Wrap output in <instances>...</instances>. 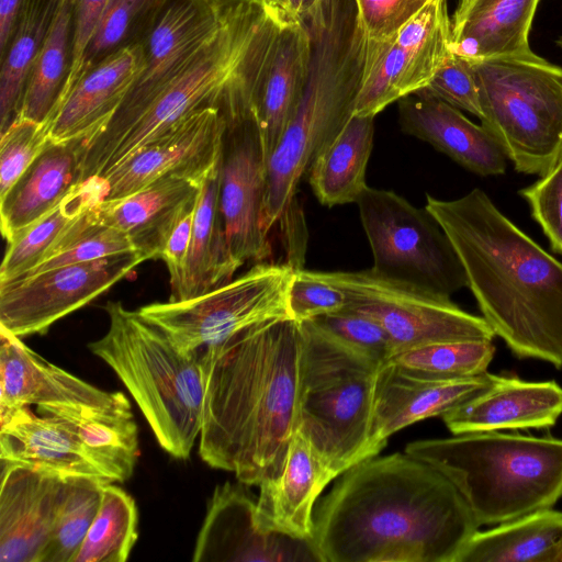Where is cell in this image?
<instances>
[{
    "label": "cell",
    "instance_id": "681fc988",
    "mask_svg": "<svg viewBox=\"0 0 562 562\" xmlns=\"http://www.w3.org/2000/svg\"><path fill=\"white\" fill-rule=\"evenodd\" d=\"M109 1L110 0H72L75 23L74 61L63 100L74 83L83 52L89 44Z\"/></svg>",
    "mask_w": 562,
    "mask_h": 562
},
{
    "label": "cell",
    "instance_id": "4dcf8cb0",
    "mask_svg": "<svg viewBox=\"0 0 562 562\" xmlns=\"http://www.w3.org/2000/svg\"><path fill=\"white\" fill-rule=\"evenodd\" d=\"M374 117L352 115L314 159L307 179L321 204L333 207L356 203L368 187Z\"/></svg>",
    "mask_w": 562,
    "mask_h": 562
},
{
    "label": "cell",
    "instance_id": "60d3db41",
    "mask_svg": "<svg viewBox=\"0 0 562 562\" xmlns=\"http://www.w3.org/2000/svg\"><path fill=\"white\" fill-rule=\"evenodd\" d=\"M404 97V63L394 35L376 40L367 37L363 71L352 115L375 116Z\"/></svg>",
    "mask_w": 562,
    "mask_h": 562
},
{
    "label": "cell",
    "instance_id": "c3c4849f",
    "mask_svg": "<svg viewBox=\"0 0 562 562\" xmlns=\"http://www.w3.org/2000/svg\"><path fill=\"white\" fill-rule=\"evenodd\" d=\"M431 0H355L359 23L368 38L395 34Z\"/></svg>",
    "mask_w": 562,
    "mask_h": 562
},
{
    "label": "cell",
    "instance_id": "ba28073f",
    "mask_svg": "<svg viewBox=\"0 0 562 562\" xmlns=\"http://www.w3.org/2000/svg\"><path fill=\"white\" fill-rule=\"evenodd\" d=\"M470 60L482 125L517 172L549 173L562 159V68L531 49Z\"/></svg>",
    "mask_w": 562,
    "mask_h": 562
},
{
    "label": "cell",
    "instance_id": "816d5d0a",
    "mask_svg": "<svg viewBox=\"0 0 562 562\" xmlns=\"http://www.w3.org/2000/svg\"><path fill=\"white\" fill-rule=\"evenodd\" d=\"M22 0H0V59L11 41Z\"/></svg>",
    "mask_w": 562,
    "mask_h": 562
},
{
    "label": "cell",
    "instance_id": "603a6c76",
    "mask_svg": "<svg viewBox=\"0 0 562 562\" xmlns=\"http://www.w3.org/2000/svg\"><path fill=\"white\" fill-rule=\"evenodd\" d=\"M311 55L305 24H283L256 78L251 98L267 161L301 101Z\"/></svg>",
    "mask_w": 562,
    "mask_h": 562
},
{
    "label": "cell",
    "instance_id": "9c48e42d",
    "mask_svg": "<svg viewBox=\"0 0 562 562\" xmlns=\"http://www.w3.org/2000/svg\"><path fill=\"white\" fill-rule=\"evenodd\" d=\"M252 80L239 64L217 93L213 105L224 121L220 159V210L228 248L243 266L270 254L262 225L267 158L252 105Z\"/></svg>",
    "mask_w": 562,
    "mask_h": 562
},
{
    "label": "cell",
    "instance_id": "ab89813d",
    "mask_svg": "<svg viewBox=\"0 0 562 562\" xmlns=\"http://www.w3.org/2000/svg\"><path fill=\"white\" fill-rule=\"evenodd\" d=\"M495 353L492 340H449L396 352L390 363L430 379H459L486 372Z\"/></svg>",
    "mask_w": 562,
    "mask_h": 562
},
{
    "label": "cell",
    "instance_id": "b9f144b4",
    "mask_svg": "<svg viewBox=\"0 0 562 562\" xmlns=\"http://www.w3.org/2000/svg\"><path fill=\"white\" fill-rule=\"evenodd\" d=\"M95 206L77 220L48 258L27 276L55 267L88 262L136 251L124 232L97 218L94 214Z\"/></svg>",
    "mask_w": 562,
    "mask_h": 562
},
{
    "label": "cell",
    "instance_id": "db71d44e",
    "mask_svg": "<svg viewBox=\"0 0 562 562\" xmlns=\"http://www.w3.org/2000/svg\"><path fill=\"white\" fill-rule=\"evenodd\" d=\"M217 10L235 7L246 2H262V0H203Z\"/></svg>",
    "mask_w": 562,
    "mask_h": 562
},
{
    "label": "cell",
    "instance_id": "d6a6232c",
    "mask_svg": "<svg viewBox=\"0 0 562 562\" xmlns=\"http://www.w3.org/2000/svg\"><path fill=\"white\" fill-rule=\"evenodd\" d=\"M101 177L80 183L53 210L16 233L9 241L0 268V282L31 273L45 261L77 220L104 199Z\"/></svg>",
    "mask_w": 562,
    "mask_h": 562
},
{
    "label": "cell",
    "instance_id": "6f0895ef",
    "mask_svg": "<svg viewBox=\"0 0 562 562\" xmlns=\"http://www.w3.org/2000/svg\"><path fill=\"white\" fill-rule=\"evenodd\" d=\"M272 1H273V0H262V2H263L265 4H267V5H268V4H270Z\"/></svg>",
    "mask_w": 562,
    "mask_h": 562
},
{
    "label": "cell",
    "instance_id": "277c9868",
    "mask_svg": "<svg viewBox=\"0 0 562 562\" xmlns=\"http://www.w3.org/2000/svg\"><path fill=\"white\" fill-rule=\"evenodd\" d=\"M300 21L312 55L301 101L267 161L262 225L286 218L299 184L319 151L353 114L367 36L355 0H319Z\"/></svg>",
    "mask_w": 562,
    "mask_h": 562
},
{
    "label": "cell",
    "instance_id": "8d00e7d4",
    "mask_svg": "<svg viewBox=\"0 0 562 562\" xmlns=\"http://www.w3.org/2000/svg\"><path fill=\"white\" fill-rule=\"evenodd\" d=\"M138 512L121 487L103 486L99 510L71 562H124L138 538Z\"/></svg>",
    "mask_w": 562,
    "mask_h": 562
},
{
    "label": "cell",
    "instance_id": "f5cc1de1",
    "mask_svg": "<svg viewBox=\"0 0 562 562\" xmlns=\"http://www.w3.org/2000/svg\"><path fill=\"white\" fill-rule=\"evenodd\" d=\"M319 0H273L266 4L284 23L300 21Z\"/></svg>",
    "mask_w": 562,
    "mask_h": 562
},
{
    "label": "cell",
    "instance_id": "4316f807",
    "mask_svg": "<svg viewBox=\"0 0 562 562\" xmlns=\"http://www.w3.org/2000/svg\"><path fill=\"white\" fill-rule=\"evenodd\" d=\"M201 184L180 176L164 177L125 198L101 201L94 214L124 232L147 260L160 258L176 224L196 203Z\"/></svg>",
    "mask_w": 562,
    "mask_h": 562
},
{
    "label": "cell",
    "instance_id": "d6986e66",
    "mask_svg": "<svg viewBox=\"0 0 562 562\" xmlns=\"http://www.w3.org/2000/svg\"><path fill=\"white\" fill-rule=\"evenodd\" d=\"M562 415V386L555 381L529 382L497 375L477 395L443 414L453 435L548 428Z\"/></svg>",
    "mask_w": 562,
    "mask_h": 562
},
{
    "label": "cell",
    "instance_id": "6da1fadb",
    "mask_svg": "<svg viewBox=\"0 0 562 562\" xmlns=\"http://www.w3.org/2000/svg\"><path fill=\"white\" fill-rule=\"evenodd\" d=\"M479 530L454 484L406 452L346 470L316 504L321 562H454Z\"/></svg>",
    "mask_w": 562,
    "mask_h": 562
},
{
    "label": "cell",
    "instance_id": "74e56055",
    "mask_svg": "<svg viewBox=\"0 0 562 562\" xmlns=\"http://www.w3.org/2000/svg\"><path fill=\"white\" fill-rule=\"evenodd\" d=\"M112 482L95 476L64 479L54 527L42 562H71L101 503L103 486Z\"/></svg>",
    "mask_w": 562,
    "mask_h": 562
},
{
    "label": "cell",
    "instance_id": "f6af8a7d",
    "mask_svg": "<svg viewBox=\"0 0 562 562\" xmlns=\"http://www.w3.org/2000/svg\"><path fill=\"white\" fill-rule=\"evenodd\" d=\"M415 93L441 100L481 119L479 92L471 60L453 50L429 83Z\"/></svg>",
    "mask_w": 562,
    "mask_h": 562
},
{
    "label": "cell",
    "instance_id": "bcb514c9",
    "mask_svg": "<svg viewBox=\"0 0 562 562\" xmlns=\"http://www.w3.org/2000/svg\"><path fill=\"white\" fill-rule=\"evenodd\" d=\"M549 239L552 250L562 255V159L546 176L519 191Z\"/></svg>",
    "mask_w": 562,
    "mask_h": 562
},
{
    "label": "cell",
    "instance_id": "e0dca14e",
    "mask_svg": "<svg viewBox=\"0 0 562 562\" xmlns=\"http://www.w3.org/2000/svg\"><path fill=\"white\" fill-rule=\"evenodd\" d=\"M497 375L486 372L459 379H430L400 370L387 362L380 368L375 390L373 443L378 453L389 438L429 417L442 416L490 387Z\"/></svg>",
    "mask_w": 562,
    "mask_h": 562
},
{
    "label": "cell",
    "instance_id": "30bf717a",
    "mask_svg": "<svg viewBox=\"0 0 562 562\" xmlns=\"http://www.w3.org/2000/svg\"><path fill=\"white\" fill-rule=\"evenodd\" d=\"M299 268L292 262L259 261L203 294L151 303L137 311L160 327L181 352L195 355L255 324L292 317L290 290Z\"/></svg>",
    "mask_w": 562,
    "mask_h": 562
},
{
    "label": "cell",
    "instance_id": "7402d4cb",
    "mask_svg": "<svg viewBox=\"0 0 562 562\" xmlns=\"http://www.w3.org/2000/svg\"><path fill=\"white\" fill-rule=\"evenodd\" d=\"M144 67L142 43L117 50L79 78L48 124L49 138L90 140L108 124Z\"/></svg>",
    "mask_w": 562,
    "mask_h": 562
},
{
    "label": "cell",
    "instance_id": "7bdbcfd3",
    "mask_svg": "<svg viewBox=\"0 0 562 562\" xmlns=\"http://www.w3.org/2000/svg\"><path fill=\"white\" fill-rule=\"evenodd\" d=\"M324 331L383 366L395 355L386 331L373 319L342 310L311 319Z\"/></svg>",
    "mask_w": 562,
    "mask_h": 562
},
{
    "label": "cell",
    "instance_id": "4fadbf2b",
    "mask_svg": "<svg viewBox=\"0 0 562 562\" xmlns=\"http://www.w3.org/2000/svg\"><path fill=\"white\" fill-rule=\"evenodd\" d=\"M316 272L342 290L345 310L375 321L396 352L439 341L495 337L482 316L463 311L450 297L385 278L372 269Z\"/></svg>",
    "mask_w": 562,
    "mask_h": 562
},
{
    "label": "cell",
    "instance_id": "680465c9",
    "mask_svg": "<svg viewBox=\"0 0 562 562\" xmlns=\"http://www.w3.org/2000/svg\"><path fill=\"white\" fill-rule=\"evenodd\" d=\"M561 562H562V554H561Z\"/></svg>",
    "mask_w": 562,
    "mask_h": 562
},
{
    "label": "cell",
    "instance_id": "8fae6325",
    "mask_svg": "<svg viewBox=\"0 0 562 562\" xmlns=\"http://www.w3.org/2000/svg\"><path fill=\"white\" fill-rule=\"evenodd\" d=\"M356 204L373 256L372 271L450 299L468 286L457 251L425 207L369 186Z\"/></svg>",
    "mask_w": 562,
    "mask_h": 562
},
{
    "label": "cell",
    "instance_id": "7c38bea8",
    "mask_svg": "<svg viewBox=\"0 0 562 562\" xmlns=\"http://www.w3.org/2000/svg\"><path fill=\"white\" fill-rule=\"evenodd\" d=\"M222 10L203 0H169L140 42L144 67L108 124L88 143L83 181L100 177L112 153L221 26Z\"/></svg>",
    "mask_w": 562,
    "mask_h": 562
},
{
    "label": "cell",
    "instance_id": "44dd1931",
    "mask_svg": "<svg viewBox=\"0 0 562 562\" xmlns=\"http://www.w3.org/2000/svg\"><path fill=\"white\" fill-rule=\"evenodd\" d=\"M336 477L311 441L297 429L282 473L259 485L257 513L260 524L268 530L312 540L316 503Z\"/></svg>",
    "mask_w": 562,
    "mask_h": 562
},
{
    "label": "cell",
    "instance_id": "83f0119b",
    "mask_svg": "<svg viewBox=\"0 0 562 562\" xmlns=\"http://www.w3.org/2000/svg\"><path fill=\"white\" fill-rule=\"evenodd\" d=\"M0 459L2 469L22 465L63 479L104 477L57 418L36 415L29 406L0 416Z\"/></svg>",
    "mask_w": 562,
    "mask_h": 562
},
{
    "label": "cell",
    "instance_id": "7a4b0ae2",
    "mask_svg": "<svg viewBox=\"0 0 562 562\" xmlns=\"http://www.w3.org/2000/svg\"><path fill=\"white\" fill-rule=\"evenodd\" d=\"M301 322L272 318L202 350L199 456L257 485L277 479L299 428Z\"/></svg>",
    "mask_w": 562,
    "mask_h": 562
},
{
    "label": "cell",
    "instance_id": "7dc6e473",
    "mask_svg": "<svg viewBox=\"0 0 562 562\" xmlns=\"http://www.w3.org/2000/svg\"><path fill=\"white\" fill-rule=\"evenodd\" d=\"M346 295L336 285L322 279L316 271L299 268L290 290V312L299 322L345 310Z\"/></svg>",
    "mask_w": 562,
    "mask_h": 562
},
{
    "label": "cell",
    "instance_id": "f35d334b",
    "mask_svg": "<svg viewBox=\"0 0 562 562\" xmlns=\"http://www.w3.org/2000/svg\"><path fill=\"white\" fill-rule=\"evenodd\" d=\"M168 1L110 0L83 52L70 90L81 76L103 59L120 49L139 44Z\"/></svg>",
    "mask_w": 562,
    "mask_h": 562
},
{
    "label": "cell",
    "instance_id": "52a82bcc",
    "mask_svg": "<svg viewBox=\"0 0 562 562\" xmlns=\"http://www.w3.org/2000/svg\"><path fill=\"white\" fill-rule=\"evenodd\" d=\"M299 430L338 477L378 456L373 443L380 368L368 356L301 322Z\"/></svg>",
    "mask_w": 562,
    "mask_h": 562
},
{
    "label": "cell",
    "instance_id": "d590c367",
    "mask_svg": "<svg viewBox=\"0 0 562 562\" xmlns=\"http://www.w3.org/2000/svg\"><path fill=\"white\" fill-rule=\"evenodd\" d=\"M394 35L404 63L406 95L425 88L452 52L447 0H431Z\"/></svg>",
    "mask_w": 562,
    "mask_h": 562
},
{
    "label": "cell",
    "instance_id": "3957f363",
    "mask_svg": "<svg viewBox=\"0 0 562 562\" xmlns=\"http://www.w3.org/2000/svg\"><path fill=\"white\" fill-rule=\"evenodd\" d=\"M425 209L457 251L482 317L520 359L562 368V262L514 224L483 190Z\"/></svg>",
    "mask_w": 562,
    "mask_h": 562
},
{
    "label": "cell",
    "instance_id": "f907efd6",
    "mask_svg": "<svg viewBox=\"0 0 562 562\" xmlns=\"http://www.w3.org/2000/svg\"><path fill=\"white\" fill-rule=\"evenodd\" d=\"M196 203L190 206L178 221L160 256L169 271L171 294L178 291L182 282Z\"/></svg>",
    "mask_w": 562,
    "mask_h": 562
},
{
    "label": "cell",
    "instance_id": "11a10c76",
    "mask_svg": "<svg viewBox=\"0 0 562 562\" xmlns=\"http://www.w3.org/2000/svg\"><path fill=\"white\" fill-rule=\"evenodd\" d=\"M555 45L561 49L562 52V35H560L557 40H555Z\"/></svg>",
    "mask_w": 562,
    "mask_h": 562
},
{
    "label": "cell",
    "instance_id": "ffe728a7",
    "mask_svg": "<svg viewBox=\"0 0 562 562\" xmlns=\"http://www.w3.org/2000/svg\"><path fill=\"white\" fill-rule=\"evenodd\" d=\"M398 124L403 133L429 143L437 150L480 176H498L507 157L483 126L441 100L408 94L398 100Z\"/></svg>",
    "mask_w": 562,
    "mask_h": 562
},
{
    "label": "cell",
    "instance_id": "d4e9b609",
    "mask_svg": "<svg viewBox=\"0 0 562 562\" xmlns=\"http://www.w3.org/2000/svg\"><path fill=\"white\" fill-rule=\"evenodd\" d=\"M89 142V138L61 142L48 138L40 155L0 198L1 232L7 241L53 210L83 182Z\"/></svg>",
    "mask_w": 562,
    "mask_h": 562
},
{
    "label": "cell",
    "instance_id": "484cf974",
    "mask_svg": "<svg viewBox=\"0 0 562 562\" xmlns=\"http://www.w3.org/2000/svg\"><path fill=\"white\" fill-rule=\"evenodd\" d=\"M37 412L57 418L104 477L124 482L132 476L139 453L138 429L122 392L105 405L50 404L37 406Z\"/></svg>",
    "mask_w": 562,
    "mask_h": 562
},
{
    "label": "cell",
    "instance_id": "8992f818",
    "mask_svg": "<svg viewBox=\"0 0 562 562\" xmlns=\"http://www.w3.org/2000/svg\"><path fill=\"white\" fill-rule=\"evenodd\" d=\"M109 328L88 345L120 378L172 458H189L200 436L203 407L202 350L181 352L170 337L121 302L104 307Z\"/></svg>",
    "mask_w": 562,
    "mask_h": 562
},
{
    "label": "cell",
    "instance_id": "5b68a950",
    "mask_svg": "<svg viewBox=\"0 0 562 562\" xmlns=\"http://www.w3.org/2000/svg\"><path fill=\"white\" fill-rule=\"evenodd\" d=\"M405 452L454 484L479 527L552 508L562 498V438L469 432L413 441Z\"/></svg>",
    "mask_w": 562,
    "mask_h": 562
},
{
    "label": "cell",
    "instance_id": "2e32d148",
    "mask_svg": "<svg viewBox=\"0 0 562 562\" xmlns=\"http://www.w3.org/2000/svg\"><path fill=\"white\" fill-rule=\"evenodd\" d=\"M223 126L217 106L194 111L169 133L100 176L105 186L103 201L125 198L168 176L202 183L218 165Z\"/></svg>",
    "mask_w": 562,
    "mask_h": 562
},
{
    "label": "cell",
    "instance_id": "cb8c5ba5",
    "mask_svg": "<svg viewBox=\"0 0 562 562\" xmlns=\"http://www.w3.org/2000/svg\"><path fill=\"white\" fill-rule=\"evenodd\" d=\"M115 396L46 361L0 326V416L30 405H105Z\"/></svg>",
    "mask_w": 562,
    "mask_h": 562
},
{
    "label": "cell",
    "instance_id": "9a60e30c",
    "mask_svg": "<svg viewBox=\"0 0 562 562\" xmlns=\"http://www.w3.org/2000/svg\"><path fill=\"white\" fill-rule=\"evenodd\" d=\"M194 562H321L313 540L266 529L257 499L239 484H218L207 503Z\"/></svg>",
    "mask_w": 562,
    "mask_h": 562
},
{
    "label": "cell",
    "instance_id": "f546056e",
    "mask_svg": "<svg viewBox=\"0 0 562 562\" xmlns=\"http://www.w3.org/2000/svg\"><path fill=\"white\" fill-rule=\"evenodd\" d=\"M218 165L201 184L182 282L169 301L188 300L229 282L239 267L220 210Z\"/></svg>",
    "mask_w": 562,
    "mask_h": 562
},
{
    "label": "cell",
    "instance_id": "836d02e7",
    "mask_svg": "<svg viewBox=\"0 0 562 562\" xmlns=\"http://www.w3.org/2000/svg\"><path fill=\"white\" fill-rule=\"evenodd\" d=\"M74 35L72 0H64L55 23L33 61L16 117L48 126L61 103L71 72Z\"/></svg>",
    "mask_w": 562,
    "mask_h": 562
},
{
    "label": "cell",
    "instance_id": "ee69618b",
    "mask_svg": "<svg viewBox=\"0 0 562 562\" xmlns=\"http://www.w3.org/2000/svg\"><path fill=\"white\" fill-rule=\"evenodd\" d=\"M48 138L46 124L24 117H16L0 134V198L40 155Z\"/></svg>",
    "mask_w": 562,
    "mask_h": 562
},
{
    "label": "cell",
    "instance_id": "ac0fdd59",
    "mask_svg": "<svg viewBox=\"0 0 562 562\" xmlns=\"http://www.w3.org/2000/svg\"><path fill=\"white\" fill-rule=\"evenodd\" d=\"M64 479L22 465L1 471L0 562H42Z\"/></svg>",
    "mask_w": 562,
    "mask_h": 562
},
{
    "label": "cell",
    "instance_id": "e575fe53",
    "mask_svg": "<svg viewBox=\"0 0 562 562\" xmlns=\"http://www.w3.org/2000/svg\"><path fill=\"white\" fill-rule=\"evenodd\" d=\"M64 0H22L14 31L0 59V134L16 119L31 67Z\"/></svg>",
    "mask_w": 562,
    "mask_h": 562
},
{
    "label": "cell",
    "instance_id": "9f6ffc18",
    "mask_svg": "<svg viewBox=\"0 0 562 562\" xmlns=\"http://www.w3.org/2000/svg\"><path fill=\"white\" fill-rule=\"evenodd\" d=\"M471 0H459V4L457 8H462L464 7L465 4H468Z\"/></svg>",
    "mask_w": 562,
    "mask_h": 562
},
{
    "label": "cell",
    "instance_id": "1f68e13d",
    "mask_svg": "<svg viewBox=\"0 0 562 562\" xmlns=\"http://www.w3.org/2000/svg\"><path fill=\"white\" fill-rule=\"evenodd\" d=\"M562 512L538 510L476 531L454 562H561Z\"/></svg>",
    "mask_w": 562,
    "mask_h": 562
},
{
    "label": "cell",
    "instance_id": "5bb4252c",
    "mask_svg": "<svg viewBox=\"0 0 562 562\" xmlns=\"http://www.w3.org/2000/svg\"><path fill=\"white\" fill-rule=\"evenodd\" d=\"M145 260L140 252L131 251L0 282V326L20 338L44 335Z\"/></svg>",
    "mask_w": 562,
    "mask_h": 562
},
{
    "label": "cell",
    "instance_id": "f1b7e54d",
    "mask_svg": "<svg viewBox=\"0 0 562 562\" xmlns=\"http://www.w3.org/2000/svg\"><path fill=\"white\" fill-rule=\"evenodd\" d=\"M540 0H471L452 18V50L488 58L530 50L529 33Z\"/></svg>",
    "mask_w": 562,
    "mask_h": 562
}]
</instances>
